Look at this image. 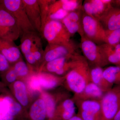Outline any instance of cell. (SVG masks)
<instances>
[{"label":"cell","instance_id":"obj_6","mask_svg":"<svg viewBox=\"0 0 120 120\" xmlns=\"http://www.w3.org/2000/svg\"><path fill=\"white\" fill-rule=\"evenodd\" d=\"M100 102L103 120H112L120 109V85L105 93Z\"/></svg>","mask_w":120,"mask_h":120},{"label":"cell","instance_id":"obj_29","mask_svg":"<svg viewBox=\"0 0 120 120\" xmlns=\"http://www.w3.org/2000/svg\"><path fill=\"white\" fill-rule=\"evenodd\" d=\"M105 43L114 45L120 43V28L113 30H105Z\"/></svg>","mask_w":120,"mask_h":120},{"label":"cell","instance_id":"obj_40","mask_svg":"<svg viewBox=\"0 0 120 120\" xmlns=\"http://www.w3.org/2000/svg\"><path fill=\"white\" fill-rule=\"evenodd\" d=\"M112 120H120V109Z\"/></svg>","mask_w":120,"mask_h":120},{"label":"cell","instance_id":"obj_42","mask_svg":"<svg viewBox=\"0 0 120 120\" xmlns=\"http://www.w3.org/2000/svg\"><path fill=\"white\" fill-rule=\"evenodd\" d=\"M1 0H0V6L1 4Z\"/></svg>","mask_w":120,"mask_h":120},{"label":"cell","instance_id":"obj_3","mask_svg":"<svg viewBox=\"0 0 120 120\" xmlns=\"http://www.w3.org/2000/svg\"><path fill=\"white\" fill-rule=\"evenodd\" d=\"M40 34L49 44H65L69 43L71 35L60 21H47L41 30Z\"/></svg>","mask_w":120,"mask_h":120},{"label":"cell","instance_id":"obj_16","mask_svg":"<svg viewBox=\"0 0 120 120\" xmlns=\"http://www.w3.org/2000/svg\"><path fill=\"white\" fill-rule=\"evenodd\" d=\"M103 69L101 67L90 66V79L91 82L105 93L110 90L113 86L105 79L103 75Z\"/></svg>","mask_w":120,"mask_h":120},{"label":"cell","instance_id":"obj_22","mask_svg":"<svg viewBox=\"0 0 120 120\" xmlns=\"http://www.w3.org/2000/svg\"><path fill=\"white\" fill-rule=\"evenodd\" d=\"M14 101L8 95L0 97V120H15L10 113L11 106Z\"/></svg>","mask_w":120,"mask_h":120},{"label":"cell","instance_id":"obj_2","mask_svg":"<svg viewBox=\"0 0 120 120\" xmlns=\"http://www.w3.org/2000/svg\"><path fill=\"white\" fill-rule=\"evenodd\" d=\"M0 6L15 18L19 28L20 37L24 33L37 32L28 19L22 0H1Z\"/></svg>","mask_w":120,"mask_h":120},{"label":"cell","instance_id":"obj_15","mask_svg":"<svg viewBox=\"0 0 120 120\" xmlns=\"http://www.w3.org/2000/svg\"><path fill=\"white\" fill-rule=\"evenodd\" d=\"M76 105L73 98L65 99L56 107L53 120H69L75 115Z\"/></svg>","mask_w":120,"mask_h":120},{"label":"cell","instance_id":"obj_21","mask_svg":"<svg viewBox=\"0 0 120 120\" xmlns=\"http://www.w3.org/2000/svg\"><path fill=\"white\" fill-rule=\"evenodd\" d=\"M12 87L15 97L19 103L23 106H26L29 101L26 87L24 83L17 80L13 83Z\"/></svg>","mask_w":120,"mask_h":120},{"label":"cell","instance_id":"obj_17","mask_svg":"<svg viewBox=\"0 0 120 120\" xmlns=\"http://www.w3.org/2000/svg\"><path fill=\"white\" fill-rule=\"evenodd\" d=\"M82 1L79 0H55L50 5L48 16L60 9L69 12L82 8Z\"/></svg>","mask_w":120,"mask_h":120},{"label":"cell","instance_id":"obj_9","mask_svg":"<svg viewBox=\"0 0 120 120\" xmlns=\"http://www.w3.org/2000/svg\"><path fill=\"white\" fill-rule=\"evenodd\" d=\"M78 109L77 114L83 120H103L100 101H75Z\"/></svg>","mask_w":120,"mask_h":120},{"label":"cell","instance_id":"obj_37","mask_svg":"<svg viewBox=\"0 0 120 120\" xmlns=\"http://www.w3.org/2000/svg\"><path fill=\"white\" fill-rule=\"evenodd\" d=\"M27 61L30 65H34L37 63L33 53L31 52L24 55Z\"/></svg>","mask_w":120,"mask_h":120},{"label":"cell","instance_id":"obj_12","mask_svg":"<svg viewBox=\"0 0 120 120\" xmlns=\"http://www.w3.org/2000/svg\"><path fill=\"white\" fill-rule=\"evenodd\" d=\"M99 21L105 30H113L120 28V8L112 6Z\"/></svg>","mask_w":120,"mask_h":120},{"label":"cell","instance_id":"obj_27","mask_svg":"<svg viewBox=\"0 0 120 120\" xmlns=\"http://www.w3.org/2000/svg\"><path fill=\"white\" fill-rule=\"evenodd\" d=\"M60 22L64 25L71 37L77 32L80 37L83 35L82 25L72 21L67 16Z\"/></svg>","mask_w":120,"mask_h":120},{"label":"cell","instance_id":"obj_18","mask_svg":"<svg viewBox=\"0 0 120 120\" xmlns=\"http://www.w3.org/2000/svg\"><path fill=\"white\" fill-rule=\"evenodd\" d=\"M37 75L41 88L46 90L55 88L65 80L64 77H60L51 73H39Z\"/></svg>","mask_w":120,"mask_h":120},{"label":"cell","instance_id":"obj_26","mask_svg":"<svg viewBox=\"0 0 120 120\" xmlns=\"http://www.w3.org/2000/svg\"><path fill=\"white\" fill-rule=\"evenodd\" d=\"M42 98L45 102L47 117L49 120H53L57 107L56 99L53 96L47 93H43Z\"/></svg>","mask_w":120,"mask_h":120},{"label":"cell","instance_id":"obj_11","mask_svg":"<svg viewBox=\"0 0 120 120\" xmlns=\"http://www.w3.org/2000/svg\"><path fill=\"white\" fill-rule=\"evenodd\" d=\"M30 22L36 31L40 34L41 21L38 0H22Z\"/></svg>","mask_w":120,"mask_h":120},{"label":"cell","instance_id":"obj_10","mask_svg":"<svg viewBox=\"0 0 120 120\" xmlns=\"http://www.w3.org/2000/svg\"><path fill=\"white\" fill-rule=\"evenodd\" d=\"M112 0H86L82 4L84 13L99 20L112 6Z\"/></svg>","mask_w":120,"mask_h":120},{"label":"cell","instance_id":"obj_24","mask_svg":"<svg viewBox=\"0 0 120 120\" xmlns=\"http://www.w3.org/2000/svg\"><path fill=\"white\" fill-rule=\"evenodd\" d=\"M103 75L106 81L113 86L120 85V66L107 67L103 69Z\"/></svg>","mask_w":120,"mask_h":120},{"label":"cell","instance_id":"obj_36","mask_svg":"<svg viewBox=\"0 0 120 120\" xmlns=\"http://www.w3.org/2000/svg\"><path fill=\"white\" fill-rule=\"evenodd\" d=\"M10 64L4 56L0 52V72L3 73L10 67Z\"/></svg>","mask_w":120,"mask_h":120},{"label":"cell","instance_id":"obj_38","mask_svg":"<svg viewBox=\"0 0 120 120\" xmlns=\"http://www.w3.org/2000/svg\"><path fill=\"white\" fill-rule=\"evenodd\" d=\"M113 46L116 55L120 62V43L113 45Z\"/></svg>","mask_w":120,"mask_h":120},{"label":"cell","instance_id":"obj_5","mask_svg":"<svg viewBox=\"0 0 120 120\" xmlns=\"http://www.w3.org/2000/svg\"><path fill=\"white\" fill-rule=\"evenodd\" d=\"M80 47L83 56L87 61L90 66L103 68L109 64L99 45L88 39L84 35L81 36Z\"/></svg>","mask_w":120,"mask_h":120},{"label":"cell","instance_id":"obj_39","mask_svg":"<svg viewBox=\"0 0 120 120\" xmlns=\"http://www.w3.org/2000/svg\"><path fill=\"white\" fill-rule=\"evenodd\" d=\"M112 5H114L116 8H120V0H113Z\"/></svg>","mask_w":120,"mask_h":120},{"label":"cell","instance_id":"obj_43","mask_svg":"<svg viewBox=\"0 0 120 120\" xmlns=\"http://www.w3.org/2000/svg\"></svg>","mask_w":120,"mask_h":120},{"label":"cell","instance_id":"obj_31","mask_svg":"<svg viewBox=\"0 0 120 120\" xmlns=\"http://www.w3.org/2000/svg\"><path fill=\"white\" fill-rule=\"evenodd\" d=\"M37 63L42 60L44 50L42 49L41 41L40 38L36 41L32 46L31 50Z\"/></svg>","mask_w":120,"mask_h":120},{"label":"cell","instance_id":"obj_35","mask_svg":"<svg viewBox=\"0 0 120 120\" xmlns=\"http://www.w3.org/2000/svg\"><path fill=\"white\" fill-rule=\"evenodd\" d=\"M29 87L33 91H39L41 89L38 75H34L30 78L28 82Z\"/></svg>","mask_w":120,"mask_h":120},{"label":"cell","instance_id":"obj_28","mask_svg":"<svg viewBox=\"0 0 120 120\" xmlns=\"http://www.w3.org/2000/svg\"><path fill=\"white\" fill-rule=\"evenodd\" d=\"M55 1L53 0H38L41 11V30L47 22L50 5Z\"/></svg>","mask_w":120,"mask_h":120},{"label":"cell","instance_id":"obj_30","mask_svg":"<svg viewBox=\"0 0 120 120\" xmlns=\"http://www.w3.org/2000/svg\"><path fill=\"white\" fill-rule=\"evenodd\" d=\"M12 67L18 77L26 76L30 72L28 66L21 58L15 63Z\"/></svg>","mask_w":120,"mask_h":120},{"label":"cell","instance_id":"obj_14","mask_svg":"<svg viewBox=\"0 0 120 120\" xmlns=\"http://www.w3.org/2000/svg\"><path fill=\"white\" fill-rule=\"evenodd\" d=\"M0 52L10 63H15L21 58V52L14 41L0 39Z\"/></svg>","mask_w":120,"mask_h":120},{"label":"cell","instance_id":"obj_23","mask_svg":"<svg viewBox=\"0 0 120 120\" xmlns=\"http://www.w3.org/2000/svg\"><path fill=\"white\" fill-rule=\"evenodd\" d=\"M77 53L66 56L57 58L49 62H47L42 67L45 68V71L48 72L56 74L64 68L67 62Z\"/></svg>","mask_w":120,"mask_h":120},{"label":"cell","instance_id":"obj_41","mask_svg":"<svg viewBox=\"0 0 120 120\" xmlns=\"http://www.w3.org/2000/svg\"><path fill=\"white\" fill-rule=\"evenodd\" d=\"M69 120H83L78 114H75Z\"/></svg>","mask_w":120,"mask_h":120},{"label":"cell","instance_id":"obj_13","mask_svg":"<svg viewBox=\"0 0 120 120\" xmlns=\"http://www.w3.org/2000/svg\"><path fill=\"white\" fill-rule=\"evenodd\" d=\"M105 94L101 88L90 82L86 86L82 92L74 94L72 98L75 101L87 100L101 101Z\"/></svg>","mask_w":120,"mask_h":120},{"label":"cell","instance_id":"obj_25","mask_svg":"<svg viewBox=\"0 0 120 120\" xmlns=\"http://www.w3.org/2000/svg\"><path fill=\"white\" fill-rule=\"evenodd\" d=\"M109 64L120 66V62L114 49L113 46L106 43L99 45Z\"/></svg>","mask_w":120,"mask_h":120},{"label":"cell","instance_id":"obj_20","mask_svg":"<svg viewBox=\"0 0 120 120\" xmlns=\"http://www.w3.org/2000/svg\"><path fill=\"white\" fill-rule=\"evenodd\" d=\"M35 31L24 33L20 37V48L24 55L31 52L32 46L40 37Z\"/></svg>","mask_w":120,"mask_h":120},{"label":"cell","instance_id":"obj_19","mask_svg":"<svg viewBox=\"0 0 120 120\" xmlns=\"http://www.w3.org/2000/svg\"><path fill=\"white\" fill-rule=\"evenodd\" d=\"M31 120H45L47 117L44 101L42 98L37 99L33 103L29 112Z\"/></svg>","mask_w":120,"mask_h":120},{"label":"cell","instance_id":"obj_7","mask_svg":"<svg viewBox=\"0 0 120 120\" xmlns=\"http://www.w3.org/2000/svg\"><path fill=\"white\" fill-rule=\"evenodd\" d=\"M20 36L19 28L14 17L0 6V39L14 41Z\"/></svg>","mask_w":120,"mask_h":120},{"label":"cell","instance_id":"obj_32","mask_svg":"<svg viewBox=\"0 0 120 120\" xmlns=\"http://www.w3.org/2000/svg\"><path fill=\"white\" fill-rule=\"evenodd\" d=\"M2 73V78L6 83H13L16 81L18 78L12 66H11L8 70Z\"/></svg>","mask_w":120,"mask_h":120},{"label":"cell","instance_id":"obj_44","mask_svg":"<svg viewBox=\"0 0 120 120\" xmlns=\"http://www.w3.org/2000/svg\"></svg>","mask_w":120,"mask_h":120},{"label":"cell","instance_id":"obj_8","mask_svg":"<svg viewBox=\"0 0 120 120\" xmlns=\"http://www.w3.org/2000/svg\"><path fill=\"white\" fill-rule=\"evenodd\" d=\"M77 49V45L72 41L65 44H48L44 50L42 60L44 63L43 67L47 62L75 53Z\"/></svg>","mask_w":120,"mask_h":120},{"label":"cell","instance_id":"obj_33","mask_svg":"<svg viewBox=\"0 0 120 120\" xmlns=\"http://www.w3.org/2000/svg\"><path fill=\"white\" fill-rule=\"evenodd\" d=\"M84 13V11L82 8L69 12L67 16L72 21L82 25V19Z\"/></svg>","mask_w":120,"mask_h":120},{"label":"cell","instance_id":"obj_34","mask_svg":"<svg viewBox=\"0 0 120 120\" xmlns=\"http://www.w3.org/2000/svg\"><path fill=\"white\" fill-rule=\"evenodd\" d=\"M69 12L62 9H58L48 16L46 22L50 20L61 21L68 15Z\"/></svg>","mask_w":120,"mask_h":120},{"label":"cell","instance_id":"obj_4","mask_svg":"<svg viewBox=\"0 0 120 120\" xmlns=\"http://www.w3.org/2000/svg\"><path fill=\"white\" fill-rule=\"evenodd\" d=\"M82 26L83 35L87 38L98 45L105 43V30L98 20L84 12Z\"/></svg>","mask_w":120,"mask_h":120},{"label":"cell","instance_id":"obj_1","mask_svg":"<svg viewBox=\"0 0 120 120\" xmlns=\"http://www.w3.org/2000/svg\"><path fill=\"white\" fill-rule=\"evenodd\" d=\"M90 66L82 56L75 66L65 75L68 87L75 94H79L90 82Z\"/></svg>","mask_w":120,"mask_h":120}]
</instances>
